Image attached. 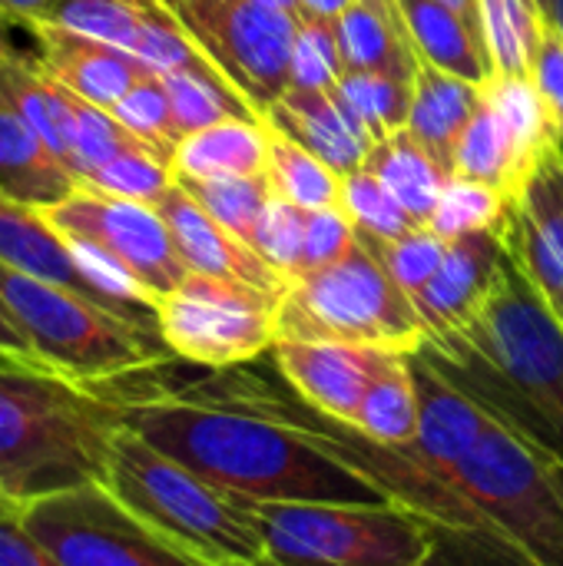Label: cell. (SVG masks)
I'll list each match as a JSON object with an SVG mask.
<instances>
[{"label": "cell", "instance_id": "cell-1", "mask_svg": "<svg viewBox=\"0 0 563 566\" xmlns=\"http://www.w3.org/2000/svg\"><path fill=\"white\" fill-rule=\"evenodd\" d=\"M146 378L149 371L96 388L113 398L119 424L209 484L275 504H395L362 468L282 418L226 395L212 378L192 388Z\"/></svg>", "mask_w": 563, "mask_h": 566}, {"label": "cell", "instance_id": "cell-2", "mask_svg": "<svg viewBox=\"0 0 563 566\" xmlns=\"http://www.w3.org/2000/svg\"><path fill=\"white\" fill-rule=\"evenodd\" d=\"M425 352L484 408L563 461V322L508 249L471 328Z\"/></svg>", "mask_w": 563, "mask_h": 566}, {"label": "cell", "instance_id": "cell-3", "mask_svg": "<svg viewBox=\"0 0 563 566\" xmlns=\"http://www.w3.org/2000/svg\"><path fill=\"white\" fill-rule=\"evenodd\" d=\"M119 415L103 388L0 358V494L33 504L106 484Z\"/></svg>", "mask_w": 563, "mask_h": 566}, {"label": "cell", "instance_id": "cell-4", "mask_svg": "<svg viewBox=\"0 0 563 566\" xmlns=\"http://www.w3.org/2000/svg\"><path fill=\"white\" fill-rule=\"evenodd\" d=\"M106 488L149 527L206 566H275L256 504L209 484L119 424Z\"/></svg>", "mask_w": 563, "mask_h": 566}, {"label": "cell", "instance_id": "cell-5", "mask_svg": "<svg viewBox=\"0 0 563 566\" xmlns=\"http://www.w3.org/2000/svg\"><path fill=\"white\" fill-rule=\"evenodd\" d=\"M43 216L96 289L123 315L156 328V302L189 275L159 209L80 186Z\"/></svg>", "mask_w": 563, "mask_h": 566}, {"label": "cell", "instance_id": "cell-6", "mask_svg": "<svg viewBox=\"0 0 563 566\" xmlns=\"http://www.w3.org/2000/svg\"><path fill=\"white\" fill-rule=\"evenodd\" d=\"M0 298L20 322L40 368L60 378L96 388L173 361L159 332L63 285L0 265Z\"/></svg>", "mask_w": 563, "mask_h": 566}, {"label": "cell", "instance_id": "cell-7", "mask_svg": "<svg viewBox=\"0 0 563 566\" xmlns=\"http://www.w3.org/2000/svg\"><path fill=\"white\" fill-rule=\"evenodd\" d=\"M279 342H338L415 355L428 332L415 302L392 282L372 245L358 239L338 262L285 282Z\"/></svg>", "mask_w": 563, "mask_h": 566}, {"label": "cell", "instance_id": "cell-8", "mask_svg": "<svg viewBox=\"0 0 563 566\" xmlns=\"http://www.w3.org/2000/svg\"><path fill=\"white\" fill-rule=\"evenodd\" d=\"M491 411V408H488ZM455 491L538 566H563V461L491 411Z\"/></svg>", "mask_w": 563, "mask_h": 566}, {"label": "cell", "instance_id": "cell-9", "mask_svg": "<svg viewBox=\"0 0 563 566\" xmlns=\"http://www.w3.org/2000/svg\"><path fill=\"white\" fill-rule=\"evenodd\" d=\"M275 566H425L431 521L402 504L252 501Z\"/></svg>", "mask_w": 563, "mask_h": 566}, {"label": "cell", "instance_id": "cell-10", "mask_svg": "<svg viewBox=\"0 0 563 566\" xmlns=\"http://www.w3.org/2000/svg\"><path fill=\"white\" fill-rule=\"evenodd\" d=\"M279 292L189 272L156 302V332L173 358L229 371L279 342Z\"/></svg>", "mask_w": 563, "mask_h": 566}, {"label": "cell", "instance_id": "cell-11", "mask_svg": "<svg viewBox=\"0 0 563 566\" xmlns=\"http://www.w3.org/2000/svg\"><path fill=\"white\" fill-rule=\"evenodd\" d=\"M27 524L60 566H206L136 517L106 484L23 504Z\"/></svg>", "mask_w": 563, "mask_h": 566}, {"label": "cell", "instance_id": "cell-12", "mask_svg": "<svg viewBox=\"0 0 563 566\" xmlns=\"http://www.w3.org/2000/svg\"><path fill=\"white\" fill-rule=\"evenodd\" d=\"M209 63L262 116L285 90L302 13L252 0H163Z\"/></svg>", "mask_w": 563, "mask_h": 566}, {"label": "cell", "instance_id": "cell-13", "mask_svg": "<svg viewBox=\"0 0 563 566\" xmlns=\"http://www.w3.org/2000/svg\"><path fill=\"white\" fill-rule=\"evenodd\" d=\"M110 43L153 73L212 66L163 0H53L37 20Z\"/></svg>", "mask_w": 563, "mask_h": 566}, {"label": "cell", "instance_id": "cell-14", "mask_svg": "<svg viewBox=\"0 0 563 566\" xmlns=\"http://www.w3.org/2000/svg\"><path fill=\"white\" fill-rule=\"evenodd\" d=\"M501 242L563 322V143L541 156L511 196Z\"/></svg>", "mask_w": 563, "mask_h": 566}, {"label": "cell", "instance_id": "cell-15", "mask_svg": "<svg viewBox=\"0 0 563 566\" xmlns=\"http://www.w3.org/2000/svg\"><path fill=\"white\" fill-rule=\"evenodd\" d=\"M395 352L338 345V342H275L272 358L282 381L315 411L338 424H355V415Z\"/></svg>", "mask_w": 563, "mask_h": 566}, {"label": "cell", "instance_id": "cell-16", "mask_svg": "<svg viewBox=\"0 0 563 566\" xmlns=\"http://www.w3.org/2000/svg\"><path fill=\"white\" fill-rule=\"evenodd\" d=\"M411 371L418 388V438L411 454L431 474L451 484L455 471L478 448L491 411L471 391H465L425 348L411 355Z\"/></svg>", "mask_w": 563, "mask_h": 566}, {"label": "cell", "instance_id": "cell-17", "mask_svg": "<svg viewBox=\"0 0 563 566\" xmlns=\"http://www.w3.org/2000/svg\"><path fill=\"white\" fill-rule=\"evenodd\" d=\"M501 259H504L501 232H478L448 242L441 269L411 298L428 332L425 345L431 348L451 345L471 328L494 285Z\"/></svg>", "mask_w": 563, "mask_h": 566}, {"label": "cell", "instance_id": "cell-18", "mask_svg": "<svg viewBox=\"0 0 563 566\" xmlns=\"http://www.w3.org/2000/svg\"><path fill=\"white\" fill-rule=\"evenodd\" d=\"M27 30L37 36L40 50L33 63L50 80L100 109H113L136 83L153 76L143 60L76 30H63L53 23H27Z\"/></svg>", "mask_w": 563, "mask_h": 566}, {"label": "cell", "instance_id": "cell-19", "mask_svg": "<svg viewBox=\"0 0 563 566\" xmlns=\"http://www.w3.org/2000/svg\"><path fill=\"white\" fill-rule=\"evenodd\" d=\"M156 209L166 219L173 242L189 272L249 282V285H259V289L279 292V295L285 292V279L252 245H246L226 226H219L179 182H173L159 196Z\"/></svg>", "mask_w": 563, "mask_h": 566}, {"label": "cell", "instance_id": "cell-20", "mask_svg": "<svg viewBox=\"0 0 563 566\" xmlns=\"http://www.w3.org/2000/svg\"><path fill=\"white\" fill-rule=\"evenodd\" d=\"M262 123L269 129L289 136L292 143H299L312 156H319L338 176L365 169L368 153L375 146V139L345 109V103L335 96V90H299V86H289L262 113Z\"/></svg>", "mask_w": 563, "mask_h": 566}, {"label": "cell", "instance_id": "cell-21", "mask_svg": "<svg viewBox=\"0 0 563 566\" xmlns=\"http://www.w3.org/2000/svg\"><path fill=\"white\" fill-rule=\"evenodd\" d=\"M0 265L17 269V272L33 275V279H43V282H53V285H63V289H70L76 295H86V298L119 312L96 289V282L86 275L83 262L63 242V235L46 222L43 209H33V206L13 199L10 192H3V189H0Z\"/></svg>", "mask_w": 563, "mask_h": 566}, {"label": "cell", "instance_id": "cell-22", "mask_svg": "<svg viewBox=\"0 0 563 566\" xmlns=\"http://www.w3.org/2000/svg\"><path fill=\"white\" fill-rule=\"evenodd\" d=\"M0 189L33 209H50L63 202L73 189H80L66 163L3 99H0Z\"/></svg>", "mask_w": 563, "mask_h": 566}, {"label": "cell", "instance_id": "cell-23", "mask_svg": "<svg viewBox=\"0 0 563 566\" xmlns=\"http://www.w3.org/2000/svg\"><path fill=\"white\" fill-rule=\"evenodd\" d=\"M481 106V86L438 70L428 60H418L415 86H411V109L405 129L451 172L455 146Z\"/></svg>", "mask_w": 563, "mask_h": 566}, {"label": "cell", "instance_id": "cell-24", "mask_svg": "<svg viewBox=\"0 0 563 566\" xmlns=\"http://www.w3.org/2000/svg\"><path fill=\"white\" fill-rule=\"evenodd\" d=\"M332 23L345 70L415 76L421 56L408 36L398 0H352Z\"/></svg>", "mask_w": 563, "mask_h": 566}, {"label": "cell", "instance_id": "cell-25", "mask_svg": "<svg viewBox=\"0 0 563 566\" xmlns=\"http://www.w3.org/2000/svg\"><path fill=\"white\" fill-rule=\"evenodd\" d=\"M169 163L176 179L262 176L269 163V129L262 119H219L183 136Z\"/></svg>", "mask_w": 563, "mask_h": 566}, {"label": "cell", "instance_id": "cell-26", "mask_svg": "<svg viewBox=\"0 0 563 566\" xmlns=\"http://www.w3.org/2000/svg\"><path fill=\"white\" fill-rule=\"evenodd\" d=\"M398 7L421 60L478 86L494 76L481 33L461 13H455L441 0H398Z\"/></svg>", "mask_w": 563, "mask_h": 566}, {"label": "cell", "instance_id": "cell-27", "mask_svg": "<svg viewBox=\"0 0 563 566\" xmlns=\"http://www.w3.org/2000/svg\"><path fill=\"white\" fill-rule=\"evenodd\" d=\"M365 169L382 179V186L398 199L415 226L431 222L441 189L451 176L408 129L378 139L368 153Z\"/></svg>", "mask_w": 563, "mask_h": 566}, {"label": "cell", "instance_id": "cell-28", "mask_svg": "<svg viewBox=\"0 0 563 566\" xmlns=\"http://www.w3.org/2000/svg\"><path fill=\"white\" fill-rule=\"evenodd\" d=\"M0 99L13 106L70 169V146H73L70 90L50 80L33 60H23L17 53L10 63L0 66Z\"/></svg>", "mask_w": 563, "mask_h": 566}, {"label": "cell", "instance_id": "cell-29", "mask_svg": "<svg viewBox=\"0 0 563 566\" xmlns=\"http://www.w3.org/2000/svg\"><path fill=\"white\" fill-rule=\"evenodd\" d=\"M362 438L382 448H411L418 438V388L411 355H392L372 381L355 424Z\"/></svg>", "mask_w": 563, "mask_h": 566}, {"label": "cell", "instance_id": "cell-30", "mask_svg": "<svg viewBox=\"0 0 563 566\" xmlns=\"http://www.w3.org/2000/svg\"><path fill=\"white\" fill-rule=\"evenodd\" d=\"M163 86L173 103V116L183 136L212 126L219 119H262L249 99L216 70V66H186V70H169L159 73Z\"/></svg>", "mask_w": 563, "mask_h": 566}, {"label": "cell", "instance_id": "cell-31", "mask_svg": "<svg viewBox=\"0 0 563 566\" xmlns=\"http://www.w3.org/2000/svg\"><path fill=\"white\" fill-rule=\"evenodd\" d=\"M451 172H461V176L491 182V186L504 189L508 196H514L521 189V182L528 179L508 126L484 103V96H481L478 113L471 116V123L465 126V133H461V139L455 146Z\"/></svg>", "mask_w": 563, "mask_h": 566}, {"label": "cell", "instance_id": "cell-32", "mask_svg": "<svg viewBox=\"0 0 563 566\" xmlns=\"http://www.w3.org/2000/svg\"><path fill=\"white\" fill-rule=\"evenodd\" d=\"M484 50L498 76H531L544 10L541 0H478Z\"/></svg>", "mask_w": 563, "mask_h": 566}, {"label": "cell", "instance_id": "cell-33", "mask_svg": "<svg viewBox=\"0 0 563 566\" xmlns=\"http://www.w3.org/2000/svg\"><path fill=\"white\" fill-rule=\"evenodd\" d=\"M481 96L508 126L514 149L521 156V166L531 176V169L541 163V156L561 143L548 119V109L538 96V86L531 83V76H498L494 73L488 83H481Z\"/></svg>", "mask_w": 563, "mask_h": 566}, {"label": "cell", "instance_id": "cell-34", "mask_svg": "<svg viewBox=\"0 0 563 566\" xmlns=\"http://www.w3.org/2000/svg\"><path fill=\"white\" fill-rule=\"evenodd\" d=\"M269 129V126H265ZM265 179L275 196L295 202L305 212L319 209H338V192H342V176L325 166L319 156L292 143L289 136L269 129V163H265Z\"/></svg>", "mask_w": 563, "mask_h": 566}, {"label": "cell", "instance_id": "cell-35", "mask_svg": "<svg viewBox=\"0 0 563 566\" xmlns=\"http://www.w3.org/2000/svg\"><path fill=\"white\" fill-rule=\"evenodd\" d=\"M411 86L415 76L382 73V70H345L335 86V96L378 143L405 129L411 109Z\"/></svg>", "mask_w": 563, "mask_h": 566}, {"label": "cell", "instance_id": "cell-36", "mask_svg": "<svg viewBox=\"0 0 563 566\" xmlns=\"http://www.w3.org/2000/svg\"><path fill=\"white\" fill-rule=\"evenodd\" d=\"M508 206H511V196L504 189L471 179V176H461V172H451L428 229L435 235H441L445 242L478 235V232H501V226L508 219Z\"/></svg>", "mask_w": 563, "mask_h": 566}, {"label": "cell", "instance_id": "cell-37", "mask_svg": "<svg viewBox=\"0 0 563 566\" xmlns=\"http://www.w3.org/2000/svg\"><path fill=\"white\" fill-rule=\"evenodd\" d=\"M219 226H226L246 245L252 242L256 222L272 199V186L262 176H216V179H176Z\"/></svg>", "mask_w": 563, "mask_h": 566}, {"label": "cell", "instance_id": "cell-38", "mask_svg": "<svg viewBox=\"0 0 563 566\" xmlns=\"http://www.w3.org/2000/svg\"><path fill=\"white\" fill-rule=\"evenodd\" d=\"M338 209L348 216L358 239H368V242H392V239L408 235L411 229H421L408 219V212L398 206V199L368 169H355V172L342 176Z\"/></svg>", "mask_w": 563, "mask_h": 566}, {"label": "cell", "instance_id": "cell-39", "mask_svg": "<svg viewBox=\"0 0 563 566\" xmlns=\"http://www.w3.org/2000/svg\"><path fill=\"white\" fill-rule=\"evenodd\" d=\"M73 106V146H70V172L83 186L100 166L116 159L119 153H129L136 146H149L139 136H133L110 109H100L76 93H70Z\"/></svg>", "mask_w": 563, "mask_h": 566}, {"label": "cell", "instance_id": "cell-40", "mask_svg": "<svg viewBox=\"0 0 563 566\" xmlns=\"http://www.w3.org/2000/svg\"><path fill=\"white\" fill-rule=\"evenodd\" d=\"M176 182L173 176V163L156 153L153 146H136L129 153H119L116 159H110L106 166H100L83 186L106 192V196H119V199H136V202H159V196Z\"/></svg>", "mask_w": 563, "mask_h": 566}, {"label": "cell", "instance_id": "cell-41", "mask_svg": "<svg viewBox=\"0 0 563 566\" xmlns=\"http://www.w3.org/2000/svg\"><path fill=\"white\" fill-rule=\"evenodd\" d=\"M133 136H139L143 143H149L156 153H163L166 159H173L183 133L176 126V116H173V103H169V93L163 86V76L153 73L146 76L143 83H136L113 109H110Z\"/></svg>", "mask_w": 563, "mask_h": 566}, {"label": "cell", "instance_id": "cell-42", "mask_svg": "<svg viewBox=\"0 0 563 566\" xmlns=\"http://www.w3.org/2000/svg\"><path fill=\"white\" fill-rule=\"evenodd\" d=\"M345 73V60L338 50L335 23L319 17H299L295 43H292V66L289 86L299 90H335Z\"/></svg>", "mask_w": 563, "mask_h": 566}, {"label": "cell", "instance_id": "cell-43", "mask_svg": "<svg viewBox=\"0 0 563 566\" xmlns=\"http://www.w3.org/2000/svg\"><path fill=\"white\" fill-rule=\"evenodd\" d=\"M305 209H299L295 202L282 199L272 192V199L265 202L256 232H252V249L289 282L302 272V245H305Z\"/></svg>", "mask_w": 563, "mask_h": 566}, {"label": "cell", "instance_id": "cell-44", "mask_svg": "<svg viewBox=\"0 0 563 566\" xmlns=\"http://www.w3.org/2000/svg\"><path fill=\"white\" fill-rule=\"evenodd\" d=\"M368 242V239H365ZM372 252L378 255V262L385 265V272L392 275V282L408 295L415 298L431 279L435 272L441 269L445 262V252H448V242L441 235H435L428 226L421 229H411L408 235L402 239H392V242H368Z\"/></svg>", "mask_w": 563, "mask_h": 566}, {"label": "cell", "instance_id": "cell-45", "mask_svg": "<svg viewBox=\"0 0 563 566\" xmlns=\"http://www.w3.org/2000/svg\"><path fill=\"white\" fill-rule=\"evenodd\" d=\"M425 566H538L524 551L491 531L431 524V557Z\"/></svg>", "mask_w": 563, "mask_h": 566}, {"label": "cell", "instance_id": "cell-46", "mask_svg": "<svg viewBox=\"0 0 563 566\" xmlns=\"http://www.w3.org/2000/svg\"><path fill=\"white\" fill-rule=\"evenodd\" d=\"M355 242H358V232L342 209L309 212L305 216V245H302V272H315V269L338 262Z\"/></svg>", "mask_w": 563, "mask_h": 566}, {"label": "cell", "instance_id": "cell-47", "mask_svg": "<svg viewBox=\"0 0 563 566\" xmlns=\"http://www.w3.org/2000/svg\"><path fill=\"white\" fill-rule=\"evenodd\" d=\"M531 83L538 86V96L548 109V119L563 143V33L544 17L538 50L531 60Z\"/></svg>", "mask_w": 563, "mask_h": 566}, {"label": "cell", "instance_id": "cell-48", "mask_svg": "<svg viewBox=\"0 0 563 566\" xmlns=\"http://www.w3.org/2000/svg\"><path fill=\"white\" fill-rule=\"evenodd\" d=\"M0 566H60L27 524L23 504L0 494Z\"/></svg>", "mask_w": 563, "mask_h": 566}, {"label": "cell", "instance_id": "cell-49", "mask_svg": "<svg viewBox=\"0 0 563 566\" xmlns=\"http://www.w3.org/2000/svg\"><path fill=\"white\" fill-rule=\"evenodd\" d=\"M0 358L3 361H13V365H30V368H40L20 322L13 318V312L7 308V302L0 298Z\"/></svg>", "mask_w": 563, "mask_h": 566}, {"label": "cell", "instance_id": "cell-50", "mask_svg": "<svg viewBox=\"0 0 563 566\" xmlns=\"http://www.w3.org/2000/svg\"><path fill=\"white\" fill-rule=\"evenodd\" d=\"M53 0H0V10L7 13V17H13L17 20V27H27L30 20H37L46 7H50Z\"/></svg>", "mask_w": 563, "mask_h": 566}, {"label": "cell", "instance_id": "cell-51", "mask_svg": "<svg viewBox=\"0 0 563 566\" xmlns=\"http://www.w3.org/2000/svg\"><path fill=\"white\" fill-rule=\"evenodd\" d=\"M352 0H299V10L305 17H319V20H335Z\"/></svg>", "mask_w": 563, "mask_h": 566}, {"label": "cell", "instance_id": "cell-52", "mask_svg": "<svg viewBox=\"0 0 563 566\" xmlns=\"http://www.w3.org/2000/svg\"><path fill=\"white\" fill-rule=\"evenodd\" d=\"M13 27H17V20L0 10V66L17 56V50H13Z\"/></svg>", "mask_w": 563, "mask_h": 566}, {"label": "cell", "instance_id": "cell-53", "mask_svg": "<svg viewBox=\"0 0 563 566\" xmlns=\"http://www.w3.org/2000/svg\"><path fill=\"white\" fill-rule=\"evenodd\" d=\"M441 3H445V7H451L455 13H461V17H465V20L481 33V23H478V0H441ZM481 40H484V36H481Z\"/></svg>", "mask_w": 563, "mask_h": 566}, {"label": "cell", "instance_id": "cell-54", "mask_svg": "<svg viewBox=\"0 0 563 566\" xmlns=\"http://www.w3.org/2000/svg\"><path fill=\"white\" fill-rule=\"evenodd\" d=\"M541 10H544V17L563 33V0H541Z\"/></svg>", "mask_w": 563, "mask_h": 566}, {"label": "cell", "instance_id": "cell-55", "mask_svg": "<svg viewBox=\"0 0 563 566\" xmlns=\"http://www.w3.org/2000/svg\"><path fill=\"white\" fill-rule=\"evenodd\" d=\"M252 3H262V7H272V10H285V13H302L299 0H252Z\"/></svg>", "mask_w": 563, "mask_h": 566}]
</instances>
